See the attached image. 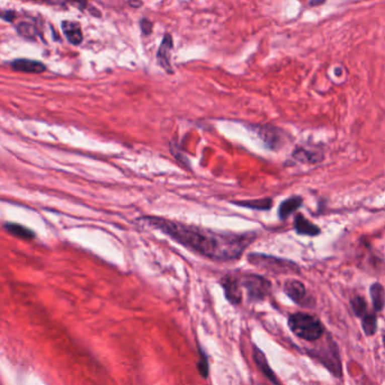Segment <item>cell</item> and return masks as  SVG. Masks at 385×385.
Segmentation results:
<instances>
[{
    "instance_id": "15",
    "label": "cell",
    "mask_w": 385,
    "mask_h": 385,
    "mask_svg": "<svg viewBox=\"0 0 385 385\" xmlns=\"http://www.w3.org/2000/svg\"><path fill=\"white\" fill-rule=\"evenodd\" d=\"M261 136L271 148H276L282 142V137L277 129L264 127L261 131Z\"/></svg>"
},
{
    "instance_id": "6",
    "label": "cell",
    "mask_w": 385,
    "mask_h": 385,
    "mask_svg": "<svg viewBox=\"0 0 385 385\" xmlns=\"http://www.w3.org/2000/svg\"><path fill=\"white\" fill-rule=\"evenodd\" d=\"M174 49V42L170 34H166L162 38V42L157 53V59L159 65L167 72H172V67L170 65V52Z\"/></svg>"
},
{
    "instance_id": "24",
    "label": "cell",
    "mask_w": 385,
    "mask_h": 385,
    "mask_svg": "<svg viewBox=\"0 0 385 385\" xmlns=\"http://www.w3.org/2000/svg\"><path fill=\"white\" fill-rule=\"evenodd\" d=\"M129 3H130V5H131V6L134 7V8L140 7L141 5H142V3L140 2V0H129Z\"/></svg>"
},
{
    "instance_id": "20",
    "label": "cell",
    "mask_w": 385,
    "mask_h": 385,
    "mask_svg": "<svg viewBox=\"0 0 385 385\" xmlns=\"http://www.w3.org/2000/svg\"><path fill=\"white\" fill-rule=\"evenodd\" d=\"M17 31H18L19 34L24 37L35 38V36H36V28L28 23L19 24V25L17 26Z\"/></svg>"
},
{
    "instance_id": "12",
    "label": "cell",
    "mask_w": 385,
    "mask_h": 385,
    "mask_svg": "<svg viewBox=\"0 0 385 385\" xmlns=\"http://www.w3.org/2000/svg\"><path fill=\"white\" fill-rule=\"evenodd\" d=\"M302 202L303 201L300 196H293L284 201L280 205V209H278V216H280V219L285 220L286 218H288L293 212L300 208L302 205Z\"/></svg>"
},
{
    "instance_id": "3",
    "label": "cell",
    "mask_w": 385,
    "mask_h": 385,
    "mask_svg": "<svg viewBox=\"0 0 385 385\" xmlns=\"http://www.w3.org/2000/svg\"><path fill=\"white\" fill-rule=\"evenodd\" d=\"M240 285L247 290L251 301H262L271 292V283L266 278L252 274H247L239 278Z\"/></svg>"
},
{
    "instance_id": "23",
    "label": "cell",
    "mask_w": 385,
    "mask_h": 385,
    "mask_svg": "<svg viewBox=\"0 0 385 385\" xmlns=\"http://www.w3.org/2000/svg\"><path fill=\"white\" fill-rule=\"evenodd\" d=\"M2 18H4L5 21L13 22L14 18H15V13H14V12H6V13L4 14V15H2Z\"/></svg>"
},
{
    "instance_id": "11",
    "label": "cell",
    "mask_w": 385,
    "mask_h": 385,
    "mask_svg": "<svg viewBox=\"0 0 385 385\" xmlns=\"http://www.w3.org/2000/svg\"><path fill=\"white\" fill-rule=\"evenodd\" d=\"M294 228L297 233L303 235H310V237H314L320 233V229L316 227L315 224L310 222L309 220H306L303 215H297L294 222Z\"/></svg>"
},
{
    "instance_id": "7",
    "label": "cell",
    "mask_w": 385,
    "mask_h": 385,
    "mask_svg": "<svg viewBox=\"0 0 385 385\" xmlns=\"http://www.w3.org/2000/svg\"><path fill=\"white\" fill-rule=\"evenodd\" d=\"M250 262L257 265V266H262L266 269H272V271H278V269L286 271V269L292 268L291 264L281 261V259H276L268 256H261V254H251Z\"/></svg>"
},
{
    "instance_id": "22",
    "label": "cell",
    "mask_w": 385,
    "mask_h": 385,
    "mask_svg": "<svg viewBox=\"0 0 385 385\" xmlns=\"http://www.w3.org/2000/svg\"><path fill=\"white\" fill-rule=\"evenodd\" d=\"M140 27H141V31L144 35H150L151 32H152V28H153V24L150 19L143 18L140 21Z\"/></svg>"
},
{
    "instance_id": "1",
    "label": "cell",
    "mask_w": 385,
    "mask_h": 385,
    "mask_svg": "<svg viewBox=\"0 0 385 385\" xmlns=\"http://www.w3.org/2000/svg\"><path fill=\"white\" fill-rule=\"evenodd\" d=\"M144 221L151 227L169 235L172 240L184 247L201 256L218 262H228L239 258L247 245L254 239L253 235L219 233L156 216H149Z\"/></svg>"
},
{
    "instance_id": "16",
    "label": "cell",
    "mask_w": 385,
    "mask_h": 385,
    "mask_svg": "<svg viewBox=\"0 0 385 385\" xmlns=\"http://www.w3.org/2000/svg\"><path fill=\"white\" fill-rule=\"evenodd\" d=\"M234 204L242 208H248L251 210H261L266 211L272 208L273 202L271 199H261V200H252V201H242V202H234Z\"/></svg>"
},
{
    "instance_id": "10",
    "label": "cell",
    "mask_w": 385,
    "mask_h": 385,
    "mask_svg": "<svg viewBox=\"0 0 385 385\" xmlns=\"http://www.w3.org/2000/svg\"><path fill=\"white\" fill-rule=\"evenodd\" d=\"M62 31H63V34L66 35L67 40H68L71 44L79 45L84 40L83 31H81V27L78 23L70 21L62 22Z\"/></svg>"
},
{
    "instance_id": "17",
    "label": "cell",
    "mask_w": 385,
    "mask_h": 385,
    "mask_svg": "<svg viewBox=\"0 0 385 385\" xmlns=\"http://www.w3.org/2000/svg\"><path fill=\"white\" fill-rule=\"evenodd\" d=\"M6 230L9 233L14 237L21 238V239H26L30 240L34 238V232L31 231L30 229H27L25 227H23L21 224H16V223H8L6 224Z\"/></svg>"
},
{
    "instance_id": "2",
    "label": "cell",
    "mask_w": 385,
    "mask_h": 385,
    "mask_svg": "<svg viewBox=\"0 0 385 385\" xmlns=\"http://www.w3.org/2000/svg\"><path fill=\"white\" fill-rule=\"evenodd\" d=\"M288 327L298 338L306 341H315L325 334V327L317 317L301 312L288 317Z\"/></svg>"
},
{
    "instance_id": "18",
    "label": "cell",
    "mask_w": 385,
    "mask_h": 385,
    "mask_svg": "<svg viewBox=\"0 0 385 385\" xmlns=\"http://www.w3.org/2000/svg\"><path fill=\"white\" fill-rule=\"evenodd\" d=\"M362 327L363 330L365 331V334L367 336H373L375 333H376L377 329V319L376 315L372 312H366L363 316H362Z\"/></svg>"
},
{
    "instance_id": "26",
    "label": "cell",
    "mask_w": 385,
    "mask_h": 385,
    "mask_svg": "<svg viewBox=\"0 0 385 385\" xmlns=\"http://www.w3.org/2000/svg\"><path fill=\"white\" fill-rule=\"evenodd\" d=\"M383 343H384V346H385V336L383 337Z\"/></svg>"
},
{
    "instance_id": "21",
    "label": "cell",
    "mask_w": 385,
    "mask_h": 385,
    "mask_svg": "<svg viewBox=\"0 0 385 385\" xmlns=\"http://www.w3.org/2000/svg\"><path fill=\"white\" fill-rule=\"evenodd\" d=\"M199 369L200 373L203 377H208L209 375V362H208V357L204 354V351L200 348V363H199Z\"/></svg>"
},
{
    "instance_id": "19",
    "label": "cell",
    "mask_w": 385,
    "mask_h": 385,
    "mask_svg": "<svg viewBox=\"0 0 385 385\" xmlns=\"http://www.w3.org/2000/svg\"><path fill=\"white\" fill-rule=\"evenodd\" d=\"M350 303H351V307H353L355 314L357 316L362 317L367 312V304H366V302H365L363 297L356 296L353 298V300H351Z\"/></svg>"
},
{
    "instance_id": "9",
    "label": "cell",
    "mask_w": 385,
    "mask_h": 385,
    "mask_svg": "<svg viewBox=\"0 0 385 385\" xmlns=\"http://www.w3.org/2000/svg\"><path fill=\"white\" fill-rule=\"evenodd\" d=\"M253 358H254V363L257 364L259 369L262 370V373L265 375V377H267L269 381L275 385H281V383L278 382L275 373L273 372V369L271 368V366H269L266 356H265L263 351L258 347H256V346H253Z\"/></svg>"
},
{
    "instance_id": "13",
    "label": "cell",
    "mask_w": 385,
    "mask_h": 385,
    "mask_svg": "<svg viewBox=\"0 0 385 385\" xmlns=\"http://www.w3.org/2000/svg\"><path fill=\"white\" fill-rule=\"evenodd\" d=\"M370 297H372L374 310L381 312L385 305V291L379 283H375L369 288Z\"/></svg>"
},
{
    "instance_id": "4",
    "label": "cell",
    "mask_w": 385,
    "mask_h": 385,
    "mask_svg": "<svg viewBox=\"0 0 385 385\" xmlns=\"http://www.w3.org/2000/svg\"><path fill=\"white\" fill-rule=\"evenodd\" d=\"M222 286L228 300L232 304H239L242 300L241 285H240L239 278L235 276L228 275L222 280Z\"/></svg>"
},
{
    "instance_id": "5",
    "label": "cell",
    "mask_w": 385,
    "mask_h": 385,
    "mask_svg": "<svg viewBox=\"0 0 385 385\" xmlns=\"http://www.w3.org/2000/svg\"><path fill=\"white\" fill-rule=\"evenodd\" d=\"M284 292L291 298L292 301L300 305H304L307 302V293L306 288L301 282L296 280H290L284 285Z\"/></svg>"
},
{
    "instance_id": "14",
    "label": "cell",
    "mask_w": 385,
    "mask_h": 385,
    "mask_svg": "<svg viewBox=\"0 0 385 385\" xmlns=\"http://www.w3.org/2000/svg\"><path fill=\"white\" fill-rule=\"evenodd\" d=\"M293 156H294V158L297 159L298 161L306 162V163H315L322 160L321 153L306 150V149H303V148L296 149L294 153H293Z\"/></svg>"
},
{
    "instance_id": "25",
    "label": "cell",
    "mask_w": 385,
    "mask_h": 385,
    "mask_svg": "<svg viewBox=\"0 0 385 385\" xmlns=\"http://www.w3.org/2000/svg\"><path fill=\"white\" fill-rule=\"evenodd\" d=\"M325 3V0H312L311 5H317V4H322Z\"/></svg>"
},
{
    "instance_id": "8",
    "label": "cell",
    "mask_w": 385,
    "mask_h": 385,
    "mask_svg": "<svg viewBox=\"0 0 385 385\" xmlns=\"http://www.w3.org/2000/svg\"><path fill=\"white\" fill-rule=\"evenodd\" d=\"M11 66L15 71L25 74H42L46 69L42 62L31 59H16L12 62Z\"/></svg>"
}]
</instances>
